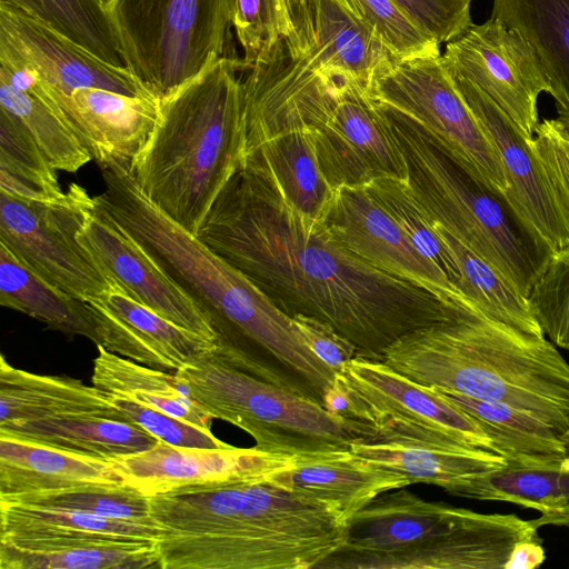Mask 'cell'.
I'll return each instance as SVG.
<instances>
[{
    "label": "cell",
    "instance_id": "bcb514c9",
    "mask_svg": "<svg viewBox=\"0 0 569 569\" xmlns=\"http://www.w3.org/2000/svg\"><path fill=\"white\" fill-rule=\"evenodd\" d=\"M292 321L308 348L325 362L335 375L357 357L356 347L329 323L297 313Z\"/></svg>",
    "mask_w": 569,
    "mask_h": 569
},
{
    "label": "cell",
    "instance_id": "8992f818",
    "mask_svg": "<svg viewBox=\"0 0 569 569\" xmlns=\"http://www.w3.org/2000/svg\"><path fill=\"white\" fill-rule=\"evenodd\" d=\"M246 148L276 133L311 132L321 171L333 189L382 177L407 180L405 157L368 84L337 68L281 69L242 81Z\"/></svg>",
    "mask_w": 569,
    "mask_h": 569
},
{
    "label": "cell",
    "instance_id": "ac0fdd59",
    "mask_svg": "<svg viewBox=\"0 0 569 569\" xmlns=\"http://www.w3.org/2000/svg\"><path fill=\"white\" fill-rule=\"evenodd\" d=\"M79 240L127 296L169 321L219 343L210 315L97 204Z\"/></svg>",
    "mask_w": 569,
    "mask_h": 569
},
{
    "label": "cell",
    "instance_id": "30bf717a",
    "mask_svg": "<svg viewBox=\"0 0 569 569\" xmlns=\"http://www.w3.org/2000/svg\"><path fill=\"white\" fill-rule=\"evenodd\" d=\"M128 70L158 100L232 52L236 0H106Z\"/></svg>",
    "mask_w": 569,
    "mask_h": 569
},
{
    "label": "cell",
    "instance_id": "ee69618b",
    "mask_svg": "<svg viewBox=\"0 0 569 569\" xmlns=\"http://www.w3.org/2000/svg\"><path fill=\"white\" fill-rule=\"evenodd\" d=\"M528 142L569 218V122L558 117L543 119Z\"/></svg>",
    "mask_w": 569,
    "mask_h": 569
},
{
    "label": "cell",
    "instance_id": "6da1fadb",
    "mask_svg": "<svg viewBox=\"0 0 569 569\" xmlns=\"http://www.w3.org/2000/svg\"><path fill=\"white\" fill-rule=\"evenodd\" d=\"M196 236L288 316L329 323L357 357L383 361L403 336L448 321L466 307L368 264L244 162Z\"/></svg>",
    "mask_w": 569,
    "mask_h": 569
},
{
    "label": "cell",
    "instance_id": "b9f144b4",
    "mask_svg": "<svg viewBox=\"0 0 569 569\" xmlns=\"http://www.w3.org/2000/svg\"><path fill=\"white\" fill-rule=\"evenodd\" d=\"M528 301L543 335L569 351V248L553 254Z\"/></svg>",
    "mask_w": 569,
    "mask_h": 569
},
{
    "label": "cell",
    "instance_id": "52a82bcc",
    "mask_svg": "<svg viewBox=\"0 0 569 569\" xmlns=\"http://www.w3.org/2000/svg\"><path fill=\"white\" fill-rule=\"evenodd\" d=\"M129 166L100 167L104 190L96 204L123 227L212 318L219 341L266 362L298 348L292 318L239 269L153 206Z\"/></svg>",
    "mask_w": 569,
    "mask_h": 569
},
{
    "label": "cell",
    "instance_id": "484cf974",
    "mask_svg": "<svg viewBox=\"0 0 569 569\" xmlns=\"http://www.w3.org/2000/svg\"><path fill=\"white\" fill-rule=\"evenodd\" d=\"M73 415L126 421L94 386L67 376L28 372L0 356V425Z\"/></svg>",
    "mask_w": 569,
    "mask_h": 569
},
{
    "label": "cell",
    "instance_id": "2e32d148",
    "mask_svg": "<svg viewBox=\"0 0 569 569\" xmlns=\"http://www.w3.org/2000/svg\"><path fill=\"white\" fill-rule=\"evenodd\" d=\"M322 221L345 249L368 264L421 287L446 302L476 307L415 247L366 187L336 189Z\"/></svg>",
    "mask_w": 569,
    "mask_h": 569
},
{
    "label": "cell",
    "instance_id": "d590c367",
    "mask_svg": "<svg viewBox=\"0 0 569 569\" xmlns=\"http://www.w3.org/2000/svg\"><path fill=\"white\" fill-rule=\"evenodd\" d=\"M56 169L26 127L0 109V191L38 202L63 198Z\"/></svg>",
    "mask_w": 569,
    "mask_h": 569
},
{
    "label": "cell",
    "instance_id": "ffe728a7",
    "mask_svg": "<svg viewBox=\"0 0 569 569\" xmlns=\"http://www.w3.org/2000/svg\"><path fill=\"white\" fill-rule=\"evenodd\" d=\"M449 72L500 157L508 186L505 194L509 202L555 252L569 248V218L528 142L529 138L485 92Z\"/></svg>",
    "mask_w": 569,
    "mask_h": 569
},
{
    "label": "cell",
    "instance_id": "83f0119b",
    "mask_svg": "<svg viewBox=\"0 0 569 569\" xmlns=\"http://www.w3.org/2000/svg\"><path fill=\"white\" fill-rule=\"evenodd\" d=\"M491 17L528 42L558 118L569 122V0H493Z\"/></svg>",
    "mask_w": 569,
    "mask_h": 569
},
{
    "label": "cell",
    "instance_id": "f35d334b",
    "mask_svg": "<svg viewBox=\"0 0 569 569\" xmlns=\"http://www.w3.org/2000/svg\"><path fill=\"white\" fill-rule=\"evenodd\" d=\"M0 500L49 508L70 509L106 518L156 525L149 498L121 485H90L21 495Z\"/></svg>",
    "mask_w": 569,
    "mask_h": 569
},
{
    "label": "cell",
    "instance_id": "7402d4cb",
    "mask_svg": "<svg viewBox=\"0 0 569 569\" xmlns=\"http://www.w3.org/2000/svg\"><path fill=\"white\" fill-rule=\"evenodd\" d=\"M102 345L138 363L177 371L219 343L178 326L127 296L117 284L90 298Z\"/></svg>",
    "mask_w": 569,
    "mask_h": 569
},
{
    "label": "cell",
    "instance_id": "9a60e30c",
    "mask_svg": "<svg viewBox=\"0 0 569 569\" xmlns=\"http://www.w3.org/2000/svg\"><path fill=\"white\" fill-rule=\"evenodd\" d=\"M336 377L348 397L353 419L375 426L400 420L498 453L478 420L432 387L410 380L385 361L355 357Z\"/></svg>",
    "mask_w": 569,
    "mask_h": 569
},
{
    "label": "cell",
    "instance_id": "44dd1931",
    "mask_svg": "<svg viewBox=\"0 0 569 569\" xmlns=\"http://www.w3.org/2000/svg\"><path fill=\"white\" fill-rule=\"evenodd\" d=\"M28 93L59 109L99 167L131 166L160 113V100L153 97H130L100 88H81L63 94L36 79Z\"/></svg>",
    "mask_w": 569,
    "mask_h": 569
},
{
    "label": "cell",
    "instance_id": "74e56055",
    "mask_svg": "<svg viewBox=\"0 0 569 569\" xmlns=\"http://www.w3.org/2000/svg\"><path fill=\"white\" fill-rule=\"evenodd\" d=\"M365 187L399 223L415 247L460 290L461 272L457 260L407 180L382 177Z\"/></svg>",
    "mask_w": 569,
    "mask_h": 569
},
{
    "label": "cell",
    "instance_id": "836d02e7",
    "mask_svg": "<svg viewBox=\"0 0 569 569\" xmlns=\"http://www.w3.org/2000/svg\"><path fill=\"white\" fill-rule=\"evenodd\" d=\"M459 497L505 501L533 509L535 525L569 528V470L561 467L508 465L473 477Z\"/></svg>",
    "mask_w": 569,
    "mask_h": 569
},
{
    "label": "cell",
    "instance_id": "e0dca14e",
    "mask_svg": "<svg viewBox=\"0 0 569 569\" xmlns=\"http://www.w3.org/2000/svg\"><path fill=\"white\" fill-rule=\"evenodd\" d=\"M298 456L253 448H198L158 442L150 449L109 458L123 485L151 498L200 486L264 481L292 469Z\"/></svg>",
    "mask_w": 569,
    "mask_h": 569
},
{
    "label": "cell",
    "instance_id": "603a6c76",
    "mask_svg": "<svg viewBox=\"0 0 569 569\" xmlns=\"http://www.w3.org/2000/svg\"><path fill=\"white\" fill-rule=\"evenodd\" d=\"M264 481L287 491L333 502L349 521L378 496L410 485L402 475L351 450L298 456L295 468L273 473Z\"/></svg>",
    "mask_w": 569,
    "mask_h": 569
},
{
    "label": "cell",
    "instance_id": "7a4b0ae2",
    "mask_svg": "<svg viewBox=\"0 0 569 569\" xmlns=\"http://www.w3.org/2000/svg\"><path fill=\"white\" fill-rule=\"evenodd\" d=\"M160 569H310L339 550V506L266 481L183 488L149 498Z\"/></svg>",
    "mask_w": 569,
    "mask_h": 569
},
{
    "label": "cell",
    "instance_id": "7dc6e473",
    "mask_svg": "<svg viewBox=\"0 0 569 569\" xmlns=\"http://www.w3.org/2000/svg\"><path fill=\"white\" fill-rule=\"evenodd\" d=\"M563 437H565V441H566V456L561 463V468L565 470H569V427Z\"/></svg>",
    "mask_w": 569,
    "mask_h": 569
},
{
    "label": "cell",
    "instance_id": "7bdbcfd3",
    "mask_svg": "<svg viewBox=\"0 0 569 569\" xmlns=\"http://www.w3.org/2000/svg\"><path fill=\"white\" fill-rule=\"evenodd\" d=\"M103 393L127 422L140 427L161 442L180 447H232L213 436L211 430L202 429L124 396Z\"/></svg>",
    "mask_w": 569,
    "mask_h": 569
},
{
    "label": "cell",
    "instance_id": "4316f807",
    "mask_svg": "<svg viewBox=\"0 0 569 569\" xmlns=\"http://www.w3.org/2000/svg\"><path fill=\"white\" fill-rule=\"evenodd\" d=\"M1 569L160 568L158 541L0 539Z\"/></svg>",
    "mask_w": 569,
    "mask_h": 569
},
{
    "label": "cell",
    "instance_id": "f6af8a7d",
    "mask_svg": "<svg viewBox=\"0 0 569 569\" xmlns=\"http://www.w3.org/2000/svg\"><path fill=\"white\" fill-rule=\"evenodd\" d=\"M418 26L441 43L462 36L471 21L472 0H393Z\"/></svg>",
    "mask_w": 569,
    "mask_h": 569
},
{
    "label": "cell",
    "instance_id": "d4e9b609",
    "mask_svg": "<svg viewBox=\"0 0 569 569\" xmlns=\"http://www.w3.org/2000/svg\"><path fill=\"white\" fill-rule=\"evenodd\" d=\"M244 164L266 177L298 211L325 219L336 189L321 171L309 130L282 131L247 147Z\"/></svg>",
    "mask_w": 569,
    "mask_h": 569
},
{
    "label": "cell",
    "instance_id": "f546056e",
    "mask_svg": "<svg viewBox=\"0 0 569 569\" xmlns=\"http://www.w3.org/2000/svg\"><path fill=\"white\" fill-rule=\"evenodd\" d=\"M0 433L108 460L160 442L140 427L96 415H73L0 425Z\"/></svg>",
    "mask_w": 569,
    "mask_h": 569
},
{
    "label": "cell",
    "instance_id": "e575fe53",
    "mask_svg": "<svg viewBox=\"0 0 569 569\" xmlns=\"http://www.w3.org/2000/svg\"><path fill=\"white\" fill-rule=\"evenodd\" d=\"M435 224L457 260L461 272L462 293L486 315L525 333L546 337L531 311L528 298L489 262L442 226L436 221Z\"/></svg>",
    "mask_w": 569,
    "mask_h": 569
},
{
    "label": "cell",
    "instance_id": "9c48e42d",
    "mask_svg": "<svg viewBox=\"0 0 569 569\" xmlns=\"http://www.w3.org/2000/svg\"><path fill=\"white\" fill-rule=\"evenodd\" d=\"M217 349L196 356L174 375L213 419L248 432L257 449L290 456L346 451L375 432L370 422L335 415L242 371Z\"/></svg>",
    "mask_w": 569,
    "mask_h": 569
},
{
    "label": "cell",
    "instance_id": "d6986e66",
    "mask_svg": "<svg viewBox=\"0 0 569 569\" xmlns=\"http://www.w3.org/2000/svg\"><path fill=\"white\" fill-rule=\"evenodd\" d=\"M375 432L350 450L402 475L410 485L427 483L459 497L473 477L508 466L506 458L449 435L400 420L376 425Z\"/></svg>",
    "mask_w": 569,
    "mask_h": 569
},
{
    "label": "cell",
    "instance_id": "7c38bea8",
    "mask_svg": "<svg viewBox=\"0 0 569 569\" xmlns=\"http://www.w3.org/2000/svg\"><path fill=\"white\" fill-rule=\"evenodd\" d=\"M94 207L77 183L51 202L0 191V243L41 279L87 302L116 284L79 240Z\"/></svg>",
    "mask_w": 569,
    "mask_h": 569
},
{
    "label": "cell",
    "instance_id": "277c9868",
    "mask_svg": "<svg viewBox=\"0 0 569 569\" xmlns=\"http://www.w3.org/2000/svg\"><path fill=\"white\" fill-rule=\"evenodd\" d=\"M239 58H220L160 101L154 129L129 172L143 196L196 234L246 158Z\"/></svg>",
    "mask_w": 569,
    "mask_h": 569
},
{
    "label": "cell",
    "instance_id": "5b68a950",
    "mask_svg": "<svg viewBox=\"0 0 569 569\" xmlns=\"http://www.w3.org/2000/svg\"><path fill=\"white\" fill-rule=\"evenodd\" d=\"M382 493L349 521L326 569H532L545 559L539 528L515 513H481L406 489Z\"/></svg>",
    "mask_w": 569,
    "mask_h": 569
},
{
    "label": "cell",
    "instance_id": "8fae6325",
    "mask_svg": "<svg viewBox=\"0 0 569 569\" xmlns=\"http://www.w3.org/2000/svg\"><path fill=\"white\" fill-rule=\"evenodd\" d=\"M367 87L378 104L412 121L449 156L506 192L500 157L458 91L442 54L392 60Z\"/></svg>",
    "mask_w": 569,
    "mask_h": 569
},
{
    "label": "cell",
    "instance_id": "5bb4252c",
    "mask_svg": "<svg viewBox=\"0 0 569 569\" xmlns=\"http://www.w3.org/2000/svg\"><path fill=\"white\" fill-rule=\"evenodd\" d=\"M0 63L26 69L47 88L63 94L100 88L130 97H153L127 67L100 60L42 17L3 1Z\"/></svg>",
    "mask_w": 569,
    "mask_h": 569
},
{
    "label": "cell",
    "instance_id": "f1b7e54d",
    "mask_svg": "<svg viewBox=\"0 0 569 569\" xmlns=\"http://www.w3.org/2000/svg\"><path fill=\"white\" fill-rule=\"evenodd\" d=\"M430 387L478 420L508 465L561 467L566 441L551 425L502 402Z\"/></svg>",
    "mask_w": 569,
    "mask_h": 569
},
{
    "label": "cell",
    "instance_id": "ab89813d",
    "mask_svg": "<svg viewBox=\"0 0 569 569\" xmlns=\"http://www.w3.org/2000/svg\"><path fill=\"white\" fill-rule=\"evenodd\" d=\"M49 22L73 42L99 58L126 67L106 0H40Z\"/></svg>",
    "mask_w": 569,
    "mask_h": 569
},
{
    "label": "cell",
    "instance_id": "4dcf8cb0",
    "mask_svg": "<svg viewBox=\"0 0 569 569\" xmlns=\"http://www.w3.org/2000/svg\"><path fill=\"white\" fill-rule=\"evenodd\" d=\"M157 525L0 500V539L159 541Z\"/></svg>",
    "mask_w": 569,
    "mask_h": 569
},
{
    "label": "cell",
    "instance_id": "60d3db41",
    "mask_svg": "<svg viewBox=\"0 0 569 569\" xmlns=\"http://www.w3.org/2000/svg\"><path fill=\"white\" fill-rule=\"evenodd\" d=\"M352 12L393 60L440 53V43L393 0H346Z\"/></svg>",
    "mask_w": 569,
    "mask_h": 569
},
{
    "label": "cell",
    "instance_id": "d6a6232c",
    "mask_svg": "<svg viewBox=\"0 0 569 569\" xmlns=\"http://www.w3.org/2000/svg\"><path fill=\"white\" fill-rule=\"evenodd\" d=\"M92 386L158 409L180 420L211 430L213 417L187 391L176 375H169L97 346Z\"/></svg>",
    "mask_w": 569,
    "mask_h": 569
},
{
    "label": "cell",
    "instance_id": "ba28073f",
    "mask_svg": "<svg viewBox=\"0 0 569 569\" xmlns=\"http://www.w3.org/2000/svg\"><path fill=\"white\" fill-rule=\"evenodd\" d=\"M378 106L405 157L407 183L419 203L528 298L553 249L503 192L449 156L412 121Z\"/></svg>",
    "mask_w": 569,
    "mask_h": 569
},
{
    "label": "cell",
    "instance_id": "cb8c5ba5",
    "mask_svg": "<svg viewBox=\"0 0 569 569\" xmlns=\"http://www.w3.org/2000/svg\"><path fill=\"white\" fill-rule=\"evenodd\" d=\"M121 483L108 460L0 433V498Z\"/></svg>",
    "mask_w": 569,
    "mask_h": 569
},
{
    "label": "cell",
    "instance_id": "4fadbf2b",
    "mask_svg": "<svg viewBox=\"0 0 569 569\" xmlns=\"http://www.w3.org/2000/svg\"><path fill=\"white\" fill-rule=\"evenodd\" d=\"M452 73L468 80L497 103L531 139L539 123L537 101L548 83L532 49L515 29L496 18L471 24L446 46Z\"/></svg>",
    "mask_w": 569,
    "mask_h": 569
},
{
    "label": "cell",
    "instance_id": "3957f363",
    "mask_svg": "<svg viewBox=\"0 0 569 569\" xmlns=\"http://www.w3.org/2000/svg\"><path fill=\"white\" fill-rule=\"evenodd\" d=\"M383 361L419 385L509 405L563 436L569 427V362L557 346L477 307L403 336Z\"/></svg>",
    "mask_w": 569,
    "mask_h": 569
},
{
    "label": "cell",
    "instance_id": "8d00e7d4",
    "mask_svg": "<svg viewBox=\"0 0 569 569\" xmlns=\"http://www.w3.org/2000/svg\"><path fill=\"white\" fill-rule=\"evenodd\" d=\"M0 109L26 127L56 170L77 172L92 156L58 108L0 80Z\"/></svg>",
    "mask_w": 569,
    "mask_h": 569
},
{
    "label": "cell",
    "instance_id": "1f68e13d",
    "mask_svg": "<svg viewBox=\"0 0 569 569\" xmlns=\"http://www.w3.org/2000/svg\"><path fill=\"white\" fill-rule=\"evenodd\" d=\"M0 305L28 315L69 339L82 336L96 346L102 345L91 307L41 279L1 243Z\"/></svg>",
    "mask_w": 569,
    "mask_h": 569
}]
</instances>
